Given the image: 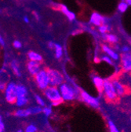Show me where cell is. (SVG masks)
Returning a JSON list of instances; mask_svg holds the SVG:
<instances>
[{"label": "cell", "instance_id": "cell-1", "mask_svg": "<svg viewBox=\"0 0 131 132\" xmlns=\"http://www.w3.org/2000/svg\"><path fill=\"white\" fill-rule=\"evenodd\" d=\"M59 91L61 95L62 101L70 102H72L78 97L79 94V90H77V88L74 87L69 82H64L58 87Z\"/></svg>", "mask_w": 131, "mask_h": 132}, {"label": "cell", "instance_id": "cell-2", "mask_svg": "<svg viewBox=\"0 0 131 132\" xmlns=\"http://www.w3.org/2000/svg\"><path fill=\"white\" fill-rule=\"evenodd\" d=\"M43 94L52 106H58L63 102L58 87H47L43 90Z\"/></svg>", "mask_w": 131, "mask_h": 132}, {"label": "cell", "instance_id": "cell-3", "mask_svg": "<svg viewBox=\"0 0 131 132\" xmlns=\"http://www.w3.org/2000/svg\"><path fill=\"white\" fill-rule=\"evenodd\" d=\"M46 72H47L49 84H50V86L59 87L61 84L65 82L64 76L57 69H46Z\"/></svg>", "mask_w": 131, "mask_h": 132}, {"label": "cell", "instance_id": "cell-4", "mask_svg": "<svg viewBox=\"0 0 131 132\" xmlns=\"http://www.w3.org/2000/svg\"><path fill=\"white\" fill-rule=\"evenodd\" d=\"M102 94L104 97V98L108 102H116L119 97L116 93V90L114 89V87L111 84V79H105L104 82V86L102 89Z\"/></svg>", "mask_w": 131, "mask_h": 132}, {"label": "cell", "instance_id": "cell-5", "mask_svg": "<svg viewBox=\"0 0 131 132\" xmlns=\"http://www.w3.org/2000/svg\"><path fill=\"white\" fill-rule=\"evenodd\" d=\"M78 97L82 100V102H83L85 104L93 109H98L100 107V99L92 96L84 90H79Z\"/></svg>", "mask_w": 131, "mask_h": 132}, {"label": "cell", "instance_id": "cell-6", "mask_svg": "<svg viewBox=\"0 0 131 132\" xmlns=\"http://www.w3.org/2000/svg\"><path fill=\"white\" fill-rule=\"evenodd\" d=\"M3 91L6 101L10 104H14L17 98V84L13 81H9Z\"/></svg>", "mask_w": 131, "mask_h": 132}, {"label": "cell", "instance_id": "cell-7", "mask_svg": "<svg viewBox=\"0 0 131 132\" xmlns=\"http://www.w3.org/2000/svg\"><path fill=\"white\" fill-rule=\"evenodd\" d=\"M35 82L39 90H44L47 87L50 86L49 84V79H48V76L46 72V69H41L39 72L34 76Z\"/></svg>", "mask_w": 131, "mask_h": 132}, {"label": "cell", "instance_id": "cell-8", "mask_svg": "<svg viewBox=\"0 0 131 132\" xmlns=\"http://www.w3.org/2000/svg\"><path fill=\"white\" fill-rule=\"evenodd\" d=\"M111 81V84L114 87V89L116 90V93L119 98L124 97L127 94V87L120 80H119L117 79H113Z\"/></svg>", "mask_w": 131, "mask_h": 132}, {"label": "cell", "instance_id": "cell-9", "mask_svg": "<svg viewBox=\"0 0 131 132\" xmlns=\"http://www.w3.org/2000/svg\"><path fill=\"white\" fill-rule=\"evenodd\" d=\"M121 67L125 72H129L131 70V55L129 53H123L121 54Z\"/></svg>", "mask_w": 131, "mask_h": 132}, {"label": "cell", "instance_id": "cell-10", "mask_svg": "<svg viewBox=\"0 0 131 132\" xmlns=\"http://www.w3.org/2000/svg\"><path fill=\"white\" fill-rule=\"evenodd\" d=\"M26 68H27L29 74L32 76H35L39 72V70L42 69L41 63L36 62V61H28V63L26 64Z\"/></svg>", "mask_w": 131, "mask_h": 132}, {"label": "cell", "instance_id": "cell-11", "mask_svg": "<svg viewBox=\"0 0 131 132\" xmlns=\"http://www.w3.org/2000/svg\"><path fill=\"white\" fill-rule=\"evenodd\" d=\"M90 22L96 26H101L104 24L105 23V19L104 18V16H102L101 14L98 13H93L90 16Z\"/></svg>", "mask_w": 131, "mask_h": 132}, {"label": "cell", "instance_id": "cell-12", "mask_svg": "<svg viewBox=\"0 0 131 132\" xmlns=\"http://www.w3.org/2000/svg\"><path fill=\"white\" fill-rule=\"evenodd\" d=\"M101 48H102V51L106 54V55H108L112 61H118L119 59V54L115 51L113 49L109 47L108 46L104 44V45H102Z\"/></svg>", "mask_w": 131, "mask_h": 132}, {"label": "cell", "instance_id": "cell-13", "mask_svg": "<svg viewBox=\"0 0 131 132\" xmlns=\"http://www.w3.org/2000/svg\"><path fill=\"white\" fill-rule=\"evenodd\" d=\"M92 82L97 90H98L100 94H102V89L104 86V79H103L101 76L94 75L92 76Z\"/></svg>", "mask_w": 131, "mask_h": 132}, {"label": "cell", "instance_id": "cell-14", "mask_svg": "<svg viewBox=\"0 0 131 132\" xmlns=\"http://www.w3.org/2000/svg\"><path fill=\"white\" fill-rule=\"evenodd\" d=\"M57 10H60V11H61L65 16H67L68 18V19L69 20V21H74L75 18H76V16H75V14L73 13V12H72V11H70L68 8H67V6H65V5H63V4H58L57 5Z\"/></svg>", "mask_w": 131, "mask_h": 132}, {"label": "cell", "instance_id": "cell-15", "mask_svg": "<svg viewBox=\"0 0 131 132\" xmlns=\"http://www.w3.org/2000/svg\"><path fill=\"white\" fill-rule=\"evenodd\" d=\"M9 82V75L5 70L0 71V91H3Z\"/></svg>", "mask_w": 131, "mask_h": 132}, {"label": "cell", "instance_id": "cell-16", "mask_svg": "<svg viewBox=\"0 0 131 132\" xmlns=\"http://www.w3.org/2000/svg\"><path fill=\"white\" fill-rule=\"evenodd\" d=\"M14 116L16 117H18V118H26V117H28L30 116H31V114L30 109L28 107V108L18 109V110L15 111Z\"/></svg>", "mask_w": 131, "mask_h": 132}, {"label": "cell", "instance_id": "cell-17", "mask_svg": "<svg viewBox=\"0 0 131 132\" xmlns=\"http://www.w3.org/2000/svg\"><path fill=\"white\" fill-rule=\"evenodd\" d=\"M17 97H28V90L22 84H17Z\"/></svg>", "mask_w": 131, "mask_h": 132}, {"label": "cell", "instance_id": "cell-18", "mask_svg": "<svg viewBox=\"0 0 131 132\" xmlns=\"http://www.w3.org/2000/svg\"><path fill=\"white\" fill-rule=\"evenodd\" d=\"M10 68L13 72V74L17 77H21V72L20 69V64L18 60H12L10 62Z\"/></svg>", "mask_w": 131, "mask_h": 132}, {"label": "cell", "instance_id": "cell-19", "mask_svg": "<svg viewBox=\"0 0 131 132\" xmlns=\"http://www.w3.org/2000/svg\"><path fill=\"white\" fill-rule=\"evenodd\" d=\"M28 58L29 61H36V62H42L43 61V57L41 54L33 51H30L28 52Z\"/></svg>", "mask_w": 131, "mask_h": 132}, {"label": "cell", "instance_id": "cell-20", "mask_svg": "<svg viewBox=\"0 0 131 132\" xmlns=\"http://www.w3.org/2000/svg\"><path fill=\"white\" fill-rule=\"evenodd\" d=\"M103 37H104V39L108 42L109 43H116L119 40L116 36L112 35V34H104Z\"/></svg>", "mask_w": 131, "mask_h": 132}, {"label": "cell", "instance_id": "cell-21", "mask_svg": "<svg viewBox=\"0 0 131 132\" xmlns=\"http://www.w3.org/2000/svg\"><path fill=\"white\" fill-rule=\"evenodd\" d=\"M34 97H35V101H36V102L37 103V105H39V106L43 108L44 106H46V105H47L46 102V101H45V99H44L41 95L36 94L34 95Z\"/></svg>", "mask_w": 131, "mask_h": 132}, {"label": "cell", "instance_id": "cell-22", "mask_svg": "<svg viewBox=\"0 0 131 132\" xmlns=\"http://www.w3.org/2000/svg\"><path fill=\"white\" fill-rule=\"evenodd\" d=\"M54 51H55V57H56V58H57V59L61 58L62 56H63V48H62V46L58 43H55Z\"/></svg>", "mask_w": 131, "mask_h": 132}, {"label": "cell", "instance_id": "cell-23", "mask_svg": "<svg viewBox=\"0 0 131 132\" xmlns=\"http://www.w3.org/2000/svg\"><path fill=\"white\" fill-rule=\"evenodd\" d=\"M52 105H46V106H44L42 108V113L46 117H50L53 113V109H52Z\"/></svg>", "mask_w": 131, "mask_h": 132}, {"label": "cell", "instance_id": "cell-24", "mask_svg": "<svg viewBox=\"0 0 131 132\" xmlns=\"http://www.w3.org/2000/svg\"><path fill=\"white\" fill-rule=\"evenodd\" d=\"M29 109H30L31 115H39L42 113V108L39 105L31 106V107H29Z\"/></svg>", "mask_w": 131, "mask_h": 132}, {"label": "cell", "instance_id": "cell-25", "mask_svg": "<svg viewBox=\"0 0 131 132\" xmlns=\"http://www.w3.org/2000/svg\"><path fill=\"white\" fill-rule=\"evenodd\" d=\"M108 127L109 129V132H120V130L118 129L116 123H115L112 120L108 121Z\"/></svg>", "mask_w": 131, "mask_h": 132}, {"label": "cell", "instance_id": "cell-26", "mask_svg": "<svg viewBox=\"0 0 131 132\" xmlns=\"http://www.w3.org/2000/svg\"><path fill=\"white\" fill-rule=\"evenodd\" d=\"M37 131H38V127L34 123H30L27 125L24 130V132H37Z\"/></svg>", "mask_w": 131, "mask_h": 132}, {"label": "cell", "instance_id": "cell-27", "mask_svg": "<svg viewBox=\"0 0 131 132\" xmlns=\"http://www.w3.org/2000/svg\"><path fill=\"white\" fill-rule=\"evenodd\" d=\"M128 5L125 3V2H121L119 4V6H118V10L121 12V13H124L128 9Z\"/></svg>", "mask_w": 131, "mask_h": 132}, {"label": "cell", "instance_id": "cell-28", "mask_svg": "<svg viewBox=\"0 0 131 132\" xmlns=\"http://www.w3.org/2000/svg\"><path fill=\"white\" fill-rule=\"evenodd\" d=\"M109 30H110V28L107 24H103L99 27V31L101 33H102V34H106L108 31H109Z\"/></svg>", "mask_w": 131, "mask_h": 132}, {"label": "cell", "instance_id": "cell-29", "mask_svg": "<svg viewBox=\"0 0 131 132\" xmlns=\"http://www.w3.org/2000/svg\"><path fill=\"white\" fill-rule=\"evenodd\" d=\"M101 60L103 61H104V62H106V63H108L110 65H112L113 64V61L108 55H103V56H101Z\"/></svg>", "mask_w": 131, "mask_h": 132}, {"label": "cell", "instance_id": "cell-30", "mask_svg": "<svg viewBox=\"0 0 131 132\" xmlns=\"http://www.w3.org/2000/svg\"><path fill=\"white\" fill-rule=\"evenodd\" d=\"M0 132H6L5 123H4L3 117L2 115H0Z\"/></svg>", "mask_w": 131, "mask_h": 132}, {"label": "cell", "instance_id": "cell-31", "mask_svg": "<svg viewBox=\"0 0 131 132\" xmlns=\"http://www.w3.org/2000/svg\"><path fill=\"white\" fill-rule=\"evenodd\" d=\"M13 45L14 48H16V49H20V48L22 47L21 43L20 41H18V40H15V41H13Z\"/></svg>", "mask_w": 131, "mask_h": 132}, {"label": "cell", "instance_id": "cell-32", "mask_svg": "<svg viewBox=\"0 0 131 132\" xmlns=\"http://www.w3.org/2000/svg\"><path fill=\"white\" fill-rule=\"evenodd\" d=\"M129 51H130V49L129 46H124L123 48H122V51L123 53H129Z\"/></svg>", "mask_w": 131, "mask_h": 132}, {"label": "cell", "instance_id": "cell-33", "mask_svg": "<svg viewBox=\"0 0 131 132\" xmlns=\"http://www.w3.org/2000/svg\"><path fill=\"white\" fill-rule=\"evenodd\" d=\"M54 46H55V43L54 42H49L48 43V47L50 48V50L54 49Z\"/></svg>", "mask_w": 131, "mask_h": 132}, {"label": "cell", "instance_id": "cell-34", "mask_svg": "<svg viewBox=\"0 0 131 132\" xmlns=\"http://www.w3.org/2000/svg\"><path fill=\"white\" fill-rule=\"evenodd\" d=\"M0 45L1 46H4L5 45V42H4V40H3V37L0 36Z\"/></svg>", "mask_w": 131, "mask_h": 132}, {"label": "cell", "instance_id": "cell-35", "mask_svg": "<svg viewBox=\"0 0 131 132\" xmlns=\"http://www.w3.org/2000/svg\"><path fill=\"white\" fill-rule=\"evenodd\" d=\"M125 3L128 5V6H130L131 5V0H125Z\"/></svg>", "mask_w": 131, "mask_h": 132}, {"label": "cell", "instance_id": "cell-36", "mask_svg": "<svg viewBox=\"0 0 131 132\" xmlns=\"http://www.w3.org/2000/svg\"><path fill=\"white\" fill-rule=\"evenodd\" d=\"M33 14L35 15V16H36V19L37 20H39V15L36 13V12H33Z\"/></svg>", "mask_w": 131, "mask_h": 132}, {"label": "cell", "instance_id": "cell-37", "mask_svg": "<svg viewBox=\"0 0 131 132\" xmlns=\"http://www.w3.org/2000/svg\"><path fill=\"white\" fill-rule=\"evenodd\" d=\"M24 21L26 22V23H28V16H24Z\"/></svg>", "mask_w": 131, "mask_h": 132}, {"label": "cell", "instance_id": "cell-38", "mask_svg": "<svg viewBox=\"0 0 131 132\" xmlns=\"http://www.w3.org/2000/svg\"><path fill=\"white\" fill-rule=\"evenodd\" d=\"M16 132H24V130H22V129H18V130H16Z\"/></svg>", "mask_w": 131, "mask_h": 132}, {"label": "cell", "instance_id": "cell-39", "mask_svg": "<svg viewBox=\"0 0 131 132\" xmlns=\"http://www.w3.org/2000/svg\"><path fill=\"white\" fill-rule=\"evenodd\" d=\"M124 1H125V0H124Z\"/></svg>", "mask_w": 131, "mask_h": 132}]
</instances>
